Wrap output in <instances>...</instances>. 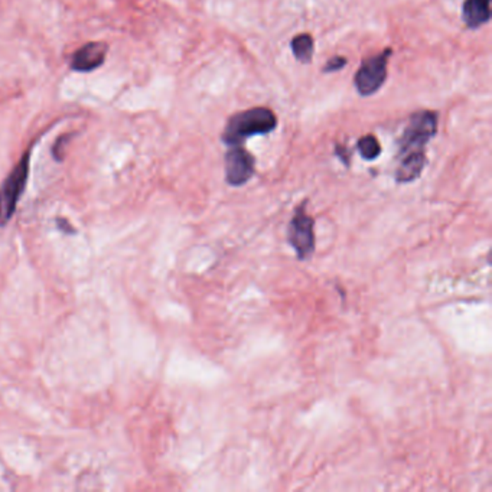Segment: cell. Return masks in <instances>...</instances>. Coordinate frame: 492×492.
Here are the masks:
<instances>
[{
  "label": "cell",
  "mask_w": 492,
  "mask_h": 492,
  "mask_svg": "<svg viewBox=\"0 0 492 492\" xmlns=\"http://www.w3.org/2000/svg\"><path fill=\"white\" fill-rule=\"evenodd\" d=\"M278 128V117L267 107H253L234 114L226 125L223 142L228 146H241L256 135H267Z\"/></svg>",
  "instance_id": "1"
},
{
  "label": "cell",
  "mask_w": 492,
  "mask_h": 492,
  "mask_svg": "<svg viewBox=\"0 0 492 492\" xmlns=\"http://www.w3.org/2000/svg\"><path fill=\"white\" fill-rule=\"evenodd\" d=\"M438 113L432 110H422L410 116L402 137H400V158L424 153V147L438 132Z\"/></svg>",
  "instance_id": "2"
},
{
  "label": "cell",
  "mask_w": 492,
  "mask_h": 492,
  "mask_svg": "<svg viewBox=\"0 0 492 492\" xmlns=\"http://www.w3.org/2000/svg\"><path fill=\"white\" fill-rule=\"evenodd\" d=\"M307 201L295 208L288 228V241L300 262L309 259L315 252V220L306 212Z\"/></svg>",
  "instance_id": "3"
},
{
  "label": "cell",
  "mask_w": 492,
  "mask_h": 492,
  "mask_svg": "<svg viewBox=\"0 0 492 492\" xmlns=\"http://www.w3.org/2000/svg\"><path fill=\"white\" fill-rule=\"evenodd\" d=\"M30 153L22 156L20 162L15 166L11 175L0 188V226H5L12 219L16 211V205L25 191V185L29 175Z\"/></svg>",
  "instance_id": "4"
},
{
  "label": "cell",
  "mask_w": 492,
  "mask_h": 492,
  "mask_svg": "<svg viewBox=\"0 0 492 492\" xmlns=\"http://www.w3.org/2000/svg\"><path fill=\"white\" fill-rule=\"evenodd\" d=\"M393 54L390 48L362 61L359 70L354 77L355 88L361 96H373L383 87L387 80V64Z\"/></svg>",
  "instance_id": "5"
},
{
  "label": "cell",
  "mask_w": 492,
  "mask_h": 492,
  "mask_svg": "<svg viewBox=\"0 0 492 492\" xmlns=\"http://www.w3.org/2000/svg\"><path fill=\"white\" fill-rule=\"evenodd\" d=\"M226 180L231 187H242L247 183L256 171V159L242 146H231L226 153Z\"/></svg>",
  "instance_id": "6"
},
{
  "label": "cell",
  "mask_w": 492,
  "mask_h": 492,
  "mask_svg": "<svg viewBox=\"0 0 492 492\" xmlns=\"http://www.w3.org/2000/svg\"><path fill=\"white\" fill-rule=\"evenodd\" d=\"M107 45L103 42H90L81 47L73 56L71 67L75 71L80 73H90L100 66H103L106 55H107Z\"/></svg>",
  "instance_id": "7"
},
{
  "label": "cell",
  "mask_w": 492,
  "mask_h": 492,
  "mask_svg": "<svg viewBox=\"0 0 492 492\" xmlns=\"http://www.w3.org/2000/svg\"><path fill=\"white\" fill-rule=\"evenodd\" d=\"M424 166H426V153L400 158V164L395 169V180L398 183L413 182L422 175Z\"/></svg>",
  "instance_id": "8"
},
{
  "label": "cell",
  "mask_w": 492,
  "mask_h": 492,
  "mask_svg": "<svg viewBox=\"0 0 492 492\" xmlns=\"http://www.w3.org/2000/svg\"><path fill=\"white\" fill-rule=\"evenodd\" d=\"M491 0H465L462 9V19L471 29H476L491 19Z\"/></svg>",
  "instance_id": "9"
},
{
  "label": "cell",
  "mask_w": 492,
  "mask_h": 492,
  "mask_svg": "<svg viewBox=\"0 0 492 492\" xmlns=\"http://www.w3.org/2000/svg\"><path fill=\"white\" fill-rule=\"evenodd\" d=\"M315 44L309 34H300L292 39V52L295 58L303 64H309L314 56Z\"/></svg>",
  "instance_id": "10"
},
{
  "label": "cell",
  "mask_w": 492,
  "mask_h": 492,
  "mask_svg": "<svg viewBox=\"0 0 492 492\" xmlns=\"http://www.w3.org/2000/svg\"><path fill=\"white\" fill-rule=\"evenodd\" d=\"M358 150L361 153V156L365 159V161H374L380 156V153H381V146H380V142L377 140V137H374L373 135H367V136H362L359 140H358Z\"/></svg>",
  "instance_id": "11"
},
{
  "label": "cell",
  "mask_w": 492,
  "mask_h": 492,
  "mask_svg": "<svg viewBox=\"0 0 492 492\" xmlns=\"http://www.w3.org/2000/svg\"><path fill=\"white\" fill-rule=\"evenodd\" d=\"M347 66V58L344 56H333L331 58L326 66L324 67V73H335V71H340L341 68H344Z\"/></svg>",
  "instance_id": "12"
},
{
  "label": "cell",
  "mask_w": 492,
  "mask_h": 492,
  "mask_svg": "<svg viewBox=\"0 0 492 492\" xmlns=\"http://www.w3.org/2000/svg\"><path fill=\"white\" fill-rule=\"evenodd\" d=\"M67 137H68V136H63L61 139H58L56 144L54 146V156H55L58 161H61V159L64 158V144L68 142Z\"/></svg>",
  "instance_id": "13"
}]
</instances>
